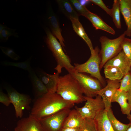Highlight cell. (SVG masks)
<instances>
[{
    "label": "cell",
    "instance_id": "cell-22",
    "mask_svg": "<svg viewBox=\"0 0 131 131\" xmlns=\"http://www.w3.org/2000/svg\"><path fill=\"white\" fill-rule=\"evenodd\" d=\"M61 12L70 19L71 18L79 19V15L75 10L70 1L67 0H56Z\"/></svg>",
    "mask_w": 131,
    "mask_h": 131
},
{
    "label": "cell",
    "instance_id": "cell-37",
    "mask_svg": "<svg viewBox=\"0 0 131 131\" xmlns=\"http://www.w3.org/2000/svg\"><path fill=\"white\" fill-rule=\"evenodd\" d=\"M80 4L83 6H85L86 5L90 2V0H79Z\"/></svg>",
    "mask_w": 131,
    "mask_h": 131
},
{
    "label": "cell",
    "instance_id": "cell-32",
    "mask_svg": "<svg viewBox=\"0 0 131 131\" xmlns=\"http://www.w3.org/2000/svg\"><path fill=\"white\" fill-rule=\"evenodd\" d=\"M0 48L3 53L13 59L17 60L20 58L19 56L12 49L2 46H0Z\"/></svg>",
    "mask_w": 131,
    "mask_h": 131
},
{
    "label": "cell",
    "instance_id": "cell-2",
    "mask_svg": "<svg viewBox=\"0 0 131 131\" xmlns=\"http://www.w3.org/2000/svg\"><path fill=\"white\" fill-rule=\"evenodd\" d=\"M56 93L64 100L74 104L86 101L79 83L69 73L59 76Z\"/></svg>",
    "mask_w": 131,
    "mask_h": 131
},
{
    "label": "cell",
    "instance_id": "cell-19",
    "mask_svg": "<svg viewBox=\"0 0 131 131\" xmlns=\"http://www.w3.org/2000/svg\"><path fill=\"white\" fill-rule=\"evenodd\" d=\"M83 120V118L75 108L71 110L65 120L63 128H80Z\"/></svg>",
    "mask_w": 131,
    "mask_h": 131
},
{
    "label": "cell",
    "instance_id": "cell-38",
    "mask_svg": "<svg viewBox=\"0 0 131 131\" xmlns=\"http://www.w3.org/2000/svg\"><path fill=\"white\" fill-rule=\"evenodd\" d=\"M7 26L5 25L0 24V33L1 32L2 30Z\"/></svg>",
    "mask_w": 131,
    "mask_h": 131
},
{
    "label": "cell",
    "instance_id": "cell-29",
    "mask_svg": "<svg viewBox=\"0 0 131 131\" xmlns=\"http://www.w3.org/2000/svg\"><path fill=\"white\" fill-rule=\"evenodd\" d=\"M11 36H14L18 37L17 33L16 32L15 30L6 27L4 28L0 33V40L3 42H6L9 37Z\"/></svg>",
    "mask_w": 131,
    "mask_h": 131
},
{
    "label": "cell",
    "instance_id": "cell-39",
    "mask_svg": "<svg viewBox=\"0 0 131 131\" xmlns=\"http://www.w3.org/2000/svg\"><path fill=\"white\" fill-rule=\"evenodd\" d=\"M127 115V118L131 122V114H130Z\"/></svg>",
    "mask_w": 131,
    "mask_h": 131
},
{
    "label": "cell",
    "instance_id": "cell-7",
    "mask_svg": "<svg viewBox=\"0 0 131 131\" xmlns=\"http://www.w3.org/2000/svg\"><path fill=\"white\" fill-rule=\"evenodd\" d=\"M5 87L11 103L14 106L16 117L21 118L23 110L25 109L29 110L30 109L31 98L28 95L19 93L8 85H6Z\"/></svg>",
    "mask_w": 131,
    "mask_h": 131
},
{
    "label": "cell",
    "instance_id": "cell-36",
    "mask_svg": "<svg viewBox=\"0 0 131 131\" xmlns=\"http://www.w3.org/2000/svg\"><path fill=\"white\" fill-rule=\"evenodd\" d=\"M127 96L128 102L131 106V90L127 92Z\"/></svg>",
    "mask_w": 131,
    "mask_h": 131
},
{
    "label": "cell",
    "instance_id": "cell-5",
    "mask_svg": "<svg viewBox=\"0 0 131 131\" xmlns=\"http://www.w3.org/2000/svg\"><path fill=\"white\" fill-rule=\"evenodd\" d=\"M100 50L98 46H96L93 53L91 54L89 58L86 62L81 64L74 63V71L89 74L104 85L105 83L100 72L101 61Z\"/></svg>",
    "mask_w": 131,
    "mask_h": 131
},
{
    "label": "cell",
    "instance_id": "cell-3",
    "mask_svg": "<svg viewBox=\"0 0 131 131\" xmlns=\"http://www.w3.org/2000/svg\"><path fill=\"white\" fill-rule=\"evenodd\" d=\"M47 36L46 44L51 51L57 63L55 69L59 74L64 68L70 73L74 71V67L71 64V59L64 53L60 43L57 40L49 30L47 28H45Z\"/></svg>",
    "mask_w": 131,
    "mask_h": 131
},
{
    "label": "cell",
    "instance_id": "cell-30",
    "mask_svg": "<svg viewBox=\"0 0 131 131\" xmlns=\"http://www.w3.org/2000/svg\"><path fill=\"white\" fill-rule=\"evenodd\" d=\"M69 1L79 15L84 16L86 13L89 11L85 6H83L80 4L79 0H70Z\"/></svg>",
    "mask_w": 131,
    "mask_h": 131
},
{
    "label": "cell",
    "instance_id": "cell-9",
    "mask_svg": "<svg viewBox=\"0 0 131 131\" xmlns=\"http://www.w3.org/2000/svg\"><path fill=\"white\" fill-rule=\"evenodd\" d=\"M71 110L65 109L40 120L43 131H61Z\"/></svg>",
    "mask_w": 131,
    "mask_h": 131
},
{
    "label": "cell",
    "instance_id": "cell-35",
    "mask_svg": "<svg viewBox=\"0 0 131 131\" xmlns=\"http://www.w3.org/2000/svg\"><path fill=\"white\" fill-rule=\"evenodd\" d=\"M61 131H81L80 129L63 128Z\"/></svg>",
    "mask_w": 131,
    "mask_h": 131
},
{
    "label": "cell",
    "instance_id": "cell-11",
    "mask_svg": "<svg viewBox=\"0 0 131 131\" xmlns=\"http://www.w3.org/2000/svg\"><path fill=\"white\" fill-rule=\"evenodd\" d=\"M47 16V22L52 33L58 40L62 48L64 49L65 41L61 34V30L57 17L50 5L48 7Z\"/></svg>",
    "mask_w": 131,
    "mask_h": 131
},
{
    "label": "cell",
    "instance_id": "cell-18",
    "mask_svg": "<svg viewBox=\"0 0 131 131\" xmlns=\"http://www.w3.org/2000/svg\"><path fill=\"white\" fill-rule=\"evenodd\" d=\"M28 72L35 98L40 97L48 93V91L46 87L34 70L33 69Z\"/></svg>",
    "mask_w": 131,
    "mask_h": 131
},
{
    "label": "cell",
    "instance_id": "cell-41",
    "mask_svg": "<svg viewBox=\"0 0 131 131\" xmlns=\"http://www.w3.org/2000/svg\"><path fill=\"white\" fill-rule=\"evenodd\" d=\"M130 72L131 73V71H130Z\"/></svg>",
    "mask_w": 131,
    "mask_h": 131
},
{
    "label": "cell",
    "instance_id": "cell-24",
    "mask_svg": "<svg viewBox=\"0 0 131 131\" xmlns=\"http://www.w3.org/2000/svg\"><path fill=\"white\" fill-rule=\"evenodd\" d=\"M107 115L114 131H126L130 126V123L125 124L118 120L114 115L111 108L107 111Z\"/></svg>",
    "mask_w": 131,
    "mask_h": 131
},
{
    "label": "cell",
    "instance_id": "cell-13",
    "mask_svg": "<svg viewBox=\"0 0 131 131\" xmlns=\"http://www.w3.org/2000/svg\"><path fill=\"white\" fill-rule=\"evenodd\" d=\"M36 74L45 85L49 92L56 93L60 76L59 73L57 72L51 74L38 70Z\"/></svg>",
    "mask_w": 131,
    "mask_h": 131
},
{
    "label": "cell",
    "instance_id": "cell-28",
    "mask_svg": "<svg viewBox=\"0 0 131 131\" xmlns=\"http://www.w3.org/2000/svg\"><path fill=\"white\" fill-rule=\"evenodd\" d=\"M118 89L126 92L131 90V73L130 72L125 75L121 80L120 87Z\"/></svg>",
    "mask_w": 131,
    "mask_h": 131
},
{
    "label": "cell",
    "instance_id": "cell-21",
    "mask_svg": "<svg viewBox=\"0 0 131 131\" xmlns=\"http://www.w3.org/2000/svg\"><path fill=\"white\" fill-rule=\"evenodd\" d=\"M70 20L72 22L75 32L85 42L90 48L91 54L94 51V49L91 41L86 33L79 19L71 18Z\"/></svg>",
    "mask_w": 131,
    "mask_h": 131
},
{
    "label": "cell",
    "instance_id": "cell-10",
    "mask_svg": "<svg viewBox=\"0 0 131 131\" xmlns=\"http://www.w3.org/2000/svg\"><path fill=\"white\" fill-rule=\"evenodd\" d=\"M120 81L107 79L106 86L96 93L97 95L101 97L104 104L105 109L106 111L111 108L112 98L115 92L120 87Z\"/></svg>",
    "mask_w": 131,
    "mask_h": 131
},
{
    "label": "cell",
    "instance_id": "cell-14",
    "mask_svg": "<svg viewBox=\"0 0 131 131\" xmlns=\"http://www.w3.org/2000/svg\"><path fill=\"white\" fill-rule=\"evenodd\" d=\"M111 65L116 66L124 75L131 70V61L122 50L118 55L107 61L104 66Z\"/></svg>",
    "mask_w": 131,
    "mask_h": 131
},
{
    "label": "cell",
    "instance_id": "cell-6",
    "mask_svg": "<svg viewBox=\"0 0 131 131\" xmlns=\"http://www.w3.org/2000/svg\"><path fill=\"white\" fill-rule=\"evenodd\" d=\"M77 81L85 96L92 97L102 88L101 84L97 79L85 73L74 71L70 73Z\"/></svg>",
    "mask_w": 131,
    "mask_h": 131
},
{
    "label": "cell",
    "instance_id": "cell-27",
    "mask_svg": "<svg viewBox=\"0 0 131 131\" xmlns=\"http://www.w3.org/2000/svg\"><path fill=\"white\" fill-rule=\"evenodd\" d=\"M80 128L81 131H98L96 123L93 119L83 118Z\"/></svg>",
    "mask_w": 131,
    "mask_h": 131
},
{
    "label": "cell",
    "instance_id": "cell-17",
    "mask_svg": "<svg viewBox=\"0 0 131 131\" xmlns=\"http://www.w3.org/2000/svg\"><path fill=\"white\" fill-rule=\"evenodd\" d=\"M127 92L117 89L114 93L112 103L116 102L119 105L123 114L127 115L130 114L131 106L127 102Z\"/></svg>",
    "mask_w": 131,
    "mask_h": 131
},
{
    "label": "cell",
    "instance_id": "cell-16",
    "mask_svg": "<svg viewBox=\"0 0 131 131\" xmlns=\"http://www.w3.org/2000/svg\"><path fill=\"white\" fill-rule=\"evenodd\" d=\"M84 16L90 21L96 30L100 29L113 35L115 34L114 29L95 14L89 11Z\"/></svg>",
    "mask_w": 131,
    "mask_h": 131
},
{
    "label": "cell",
    "instance_id": "cell-8",
    "mask_svg": "<svg viewBox=\"0 0 131 131\" xmlns=\"http://www.w3.org/2000/svg\"><path fill=\"white\" fill-rule=\"evenodd\" d=\"M84 98L86 102L83 106L75 107L83 118L94 119L99 112L105 109L104 103L100 96L97 95L94 98L85 96Z\"/></svg>",
    "mask_w": 131,
    "mask_h": 131
},
{
    "label": "cell",
    "instance_id": "cell-15",
    "mask_svg": "<svg viewBox=\"0 0 131 131\" xmlns=\"http://www.w3.org/2000/svg\"><path fill=\"white\" fill-rule=\"evenodd\" d=\"M120 12L124 20L127 28L124 32L126 36L131 37V0H119Z\"/></svg>",
    "mask_w": 131,
    "mask_h": 131
},
{
    "label": "cell",
    "instance_id": "cell-40",
    "mask_svg": "<svg viewBox=\"0 0 131 131\" xmlns=\"http://www.w3.org/2000/svg\"><path fill=\"white\" fill-rule=\"evenodd\" d=\"M130 126L126 131H131V122H130Z\"/></svg>",
    "mask_w": 131,
    "mask_h": 131
},
{
    "label": "cell",
    "instance_id": "cell-12",
    "mask_svg": "<svg viewBox=\"0 0 131 131\" xmlns=\"http://www.w3.org/2000/svg\"><path fill=\"white\" fill-rule=\"evenodd\" d=\"M14 131H43L39 120L30 115L17 122Z\"/></svg>",
    "mask_w": 131,
    "mask_h": 131
},
{
    "label": "cell",
    "instance_id": "cell-25",
    "mask_svg": "<svg viewBox=\"0 0 131 131\" xmlns=\"http://www.w3.org/2000/svg\"><path fill=\"white\" fill-rule=\"evenodd\" d=\"M112 16L113 22L116 28L121 29V25L120 18V7L119 0H114L112 5Z\"/></svg>",
    "mask_w": 131,
    "mask_h": 131
},
{
    "label": "cell",
    "instance_id": "cell-23",
    "mask_svg": "<svg viewBox=\"0 0 131 131\" xmlns=\"http://www.w3.org/2000/svg\"><path fill=\"white\" fill-rule=\"evenodd\" d=\"M104 73L105 78L111 80H120L124 74L117 67L111 65L104 66Z\"/></svg>",
    "mask_w": 131,
    "mask_h": 131
},
{
    "label": "cell",
    "instance_id": "cell-34",
    "mask_svg": "<svg viewBox=\"0 0 131 131\" xmlns=\"http://www.w3.org/2000/svg\"><path fill=\"white\" fill-rule=\"evenodd\" d=\"M0 102L7 106H8L11 103L10 99L8 95L4 93L1 89L0 91Z\"/></svg>",
    "mask_w": 131,
    "mask_h": 131
},
{
    "label": "cell",
    "instance_id": "cell-1",
    "mask_svg": "<svg viewBox=\"0 0 131 131\" xmlns=\"http://www.w3.org/2000/svg\"><path fill=\"white\" fill-rule=\"evenodd\" d=\"M74 104L64 99L56 93L48 92L35 99L30 115L40 120L65 109H71Z\"/></svg>",
    "mask_w": 131,
    "mask_h": 131
},
{
    "label": "cell",
    "instance_id": "cell-33",
    "mask_svg": "<svg viewBox=\"0 0 131 131\" xmlns=\"http://www.w3.org/2000/svg\"><path fill=\"white\" fill-rule=\"evenodd\" d=\"M90 2L98 6L110 16H112L111 9L108 8L102 0H89Z\"/></svg>",
    "mask_w": 131,
    "mask_h": 131
},
{
    "label": "cell",
    "instance_id": "cell-31",
    "mask_svg": "<svg viewBox=\"0 0 131 131\" xmlns=\"http://www.w3.org/2000/svg\"><path fill=\"white\" fill-rule=\"evenodd\" d=\"M122 50L131 61V38L125 37L122 44Z\"/></svg>",
    "mask_w": 131,
    "mask_h": 131
},
{
    "label": "cell",
    "instance_id": "cell-20",
    "mask_svg": "<svg viewBox=\"0 0 131 131\" xmlns=\"http://www.w3.org/2000/svg\"><path fill=\"white\" fill-rule=\"evenodd\" d=\"M94 119L98 131H114L105 109L99 112Z\"/></svg>",
    "mask_w": 131,
    "mask_h": 131
},
{
    "label": "cell",
    "instance_id": "cell-26",
    "mask_svg": "<svg viewBox=\"0 0 131 131\" xmlns=\"http://www.w3.org/2000/svg\"><path fill=\"white\" fill-rule=\"evenodd\" d=\"M31 58L32 57H31L26 61L21 62H15L3 61L1 62V64L5 66H12L19 68L29 72L33 69L30 65Z\"/></svg>",
    "mask_w": 131,
    "mask_h": 131
},
{
    "label": "cell",
    "instance_id": "cell-4",
    "mask_svg": "<svg viewBox=\"0 0 131 131\" xmlns=\"http://www.w3.org/2000/svg\"><path fill=\"white\" fill-rule=\"evenodd\" d=\"M126 36L124 32L118 37L110 39L105 36H101L99 41L101 44L100 69L109 60L118 55L122 50V44Z\"/></svg>",
    "mask_w": 131,
    "mask_h": 131
}]
</instances>
